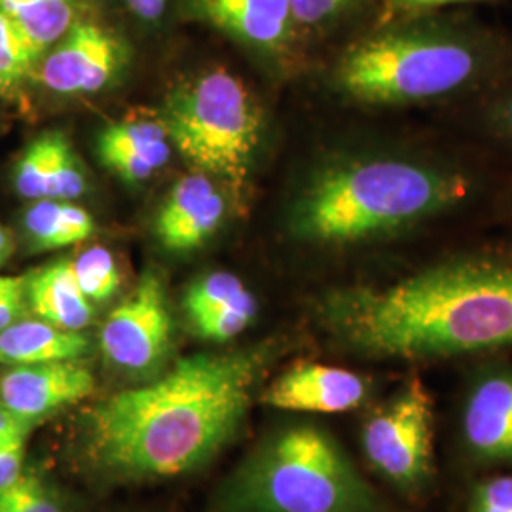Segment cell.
I'll list each match as a JSON object with an SVG mask.
<instances>
[{
	"instance_id": "6da1fadb",
	"label": "cell",
	"mask_w": 512,
	"mask_h": 512,
	"mask_svg": "<svg viewBox=\"0 0 512 512\" xmlns=\"http://www.w3.org/2000/svg\"><path fill=\"white\" fill-rule=\"evenodd\" d=\"M264 363L258 351L198 353L92 404L76 425L80 467L103 482L165 480L202 469L238 435Z\"/></svg>"
},
{
	"instance_id": "7a4b0ae2",
	"label": "cell",
	"mask_w": 512,
	"mask_h": 512,
	"mask_svg": "<svg viewBox=\"0 0 512 512\" xmlns=\"http://www.w3.org/2000/svg\"><path fill=\"white\" fill-rule=\"evenodd\" d=\"M323 327L376 361L427 363L512 348V256L463 255L323 296Z\"/></svg>"
},
{
	"instance_id": "3957f363",
	"label": "cell",
	"mask_w": 512,
	"mask_h": 512,
	"mask_svg": "<svg viewBox=\"0 0 512 512\" xmlns=\"http://www.w3.org/2000/svg\"><path fill=\"white\" fill-rule=\"evenodd\" d=\"M475 175L420 150L338 158L302 186L291 211L300 241L348 247L408 236L475 196Z\"/></svg>"
},
{
	"instance_id": "277c9868",
	"label": "cell",
	"mask_w": 512,
	"mask_h": 512,
	"mask_svg": "<svg viewBox=\"0 0 512 512\" xmlns=\"http://www.w3.org/2000/svg\"><path fill=\"white\" fill-rule=\"evenodd\" d=\"M511 71V38L440 10L382 21L342 54L334 78L361 105L423 107L478 92Z\"/></svg>"
},
{
	"instance_id": "5b68a950",
	"label": "cell",
	"mask_w": 512,
	"mask_h": 512,
	"mask_svg": "<svg viewBox=\"0 0 512 512\" xmlns=\"http://www.w3.org/2000/svg\"><path fill=\"white\" fill-rule=\"evenodd\" d=\"M220 512H387L329 429L289 421L258 440L219 497Z\"/></svg>"
},
{
	"instance_id": "8992f818",
	"label": "cell",
	"mask_w": 512,
	"mask_h": 512,
	"mask_svg": "<svg viewBox=\"0 0 512 512\" xmlns=\"http://www.w3.org/2000/svg\"><path fill=\"white\" fill-rule=\"evenodd\" d=\"M164 128L188 164L239 190L245 186L262 116L239 78L213 71L186 82L167 99Z\"/></svg>"
},
{
	"instance_id": "52a82bcc",
	"label": "cell",
	"mask_w": 512,
	"mask_h": 512,
	"mask_svg": "<svg viewBox=\"0 0 512 512\" xmlns=\"http://www.w3.org/2000/svg\"><path fill=\"white\" fill-rule=\"evenodd\" d=\"M433 423V397L412 376L372 408L361 429L366 463L408 499H420L435 482Z\"/></svg>"
},
{
	"instance_id": "ba28073f",
	"label": "cell",
	"mask_w": 512,
	"mask_h": 512,
	"mask_svg": "<svg viewBox=\"0 0 512 512\" xmlns=\"http://www.w3.org/2000/svg\"><path fill=\"white\" fill-rule=\"evenodd\" d=\"M171 330L164 283L147 272L107 317L101 330V349L110 365L128 374H150L169 353Z\"/></svg>"
},
{
	"instance_id": "9c48e42d",
	"label": "cell",
	"mask_w": 512,
	"mask_h": 512,
	"mask_svg": "<svg viewBox=\"0 0 512 512\" xmlns=\"http://www.w3.org/2000/svg\"><path fill=\"white\" fill-rule=\"evenodd\" d=\"M458 442L478 467H512V363L476 368L463 389Z\"/></svg>"
},
{
	"instance_id": "30bf717a",
	"label": "cell",
	"mask_w": 512,
	"mask_h": 512,
	"mask_svg": "<svg viewBox=\"0 0 512 512\" xmlns=\"http://www.w3.org/2000/svg\"><path fill=\"white\" fill-rule=\"evenodd\" d=\"M122 48L97 23L74 21L38 67L40 82L55 93L76 95L103 90L118 71Z\"/></svg>"
},
{
	"instance_id": "8fae6325",
	"label": "cell",
	"mask_w": 512,
	"mask_h": 512,
	"mask_svg": "<svg viewBox=\"0 0 512 512\" xmlns=\"http://www.w3.org/2000/svg\"><path fill=\"white\" fill-rule=\"evenodd\" d=\"M93 389L92 368L82 359L4 366L0 370V403L37 423L88 399Z\"/></svg>"
},
{
	"instance_id": "7c38bea8",
	"label": "cell",
	"mask_w": 512,
	"mask_h": 512,
	"mask_svg": "<svg viewBox=\"0 0 512 512\" xmlns=\"http://www.w3.org/2000/svg\"><path fill=\"white\" fill-rule=\"evenodd\" d=\"M372 384L359 372L340 366L300 363L266 387L262 403L296 414H346L361 408Z\"/></svg>"
},
{
	"instance_id": "4fadbf2b",
	"label": "cell",
	"mask_w": 512,
	"mask_h": 512,
	"mask_svg": "<svg viewBox=\"0 0 512 512\" xmlns=\"http://www.w3.org/2000/svg\"><path fill=\"white\" fill-rule=\"evenodd\" d=\"M198 18L256 50L287 55L298 25L289 0H188Z\"/></svg>"
},
{
	"instance_id": "5bb4252c",
	"label": "cell",
	"mask_w": 512,
	"mask_h": 512,
	"mask_svg": "<svg viewBox=\"0 0 512 512\" xmlns=\"http://www.w3.org/2000/svg\"><path fill=\"white\" fill-rule=\"evenodd\" d=\"M226 203L205 175H188L173 186L156 220V236L169 251L198 249L224 219Z\"/></svg>"
},
{
	"instance_id": "9a60e30c",
	"label": "cell",
	"mask_w": 512,
	"mask_h": 512,
	"mask_svg": "<svg viewBox=\"0 0 512 512\" xmlns=\"http://www.w3.org/2000/svg\"><path fill=\"white\" fill-rule=\"evenodd\" d=\"M29 310L59 329L82 332L93 319V304L78 287L73 262L59 260L27 277Z\"/></svg>"
},
{
	"instance_id": "2e32d148",
	"label": "cell",
	"mask_w": 512,
	"mask_h": 512,
	"mask_svg": "<svg viewBox=\"0 0 512 512\" xmlns=\"http://www.w3.org/2000/svg\"><path fill=\"white\" fill-rule=\"evenodd\" d=\"M90 340L76 330H65L42 319H19L0 330V365H38L82 359Z\"/></svg>"
},
{
	"instance_id": "e0dca14e",
	"label": "cell",
	"mask_w": 512,
	"mask_h": 512,
	"mask_svg": "<svg viewBox=\"0 0 512 512\" xmlns=\"http://www.w3.org/2000/svg\"><path fill=\"white\" fill-rule=\"evenodd\" d=\"M25 228L37 249L52 251L90 238L95 222L86 209L74 203L38 200L25 213Z\"/></svg>"
},
{
	"instance_id": "ac0fdd59",
	"label": "cell",
	"mask_w": 512,
	"mask_h": 512,
	"mask_svg": "<svg viewBox=\"0 0 512 512\" xmlns=\"http://www.w3.org/2000/svg\"><path fill=\"white\" fill-rule=\"evenodd\" d=\"M78 0H0V12L12 19L44 54L69 33Z\"/></svg>"
},
{
	"instance_id": "d6986e66",
	"label": "cell",
	"mask_w": 512,
	"mask_h": 512,
	"mask_svg": "<svg viewBox=\"0 0 512 512\" xmlns=\"http://www.w3.org/2000/svg\"><path fill=\"white\" fill-rule=\"evenodd\" d=\"M99 154L126 152L145 158L156 169H162L171 156L169 137L162 124L154 122H118L105 129L97 143Z\"/></svg>"
},
{
	"instance_id": "ffe728a7",
	"label": "cell",
	"mask_w": 512,
	"mask_h": 512,
	"mask_svg": "<svg viewBox=\"0 0 512 512\" xmlns=\"http://www.w3.org/2000/svg\"><path fill=\"white\" fill-rule=\"evenodd\" d=\"M65 137L48 133L23 152L16 169V190L27 200H48L54 181L55 165Z\"/></svg>"
},
{
	"instance_id": "44dd1931",
	"label": "cell",
	"mask_w": 512,
	"mask_h": 512,
	"mask_svg": "<svg viewBox=\"0 0 512 512\" xmlns=\"http://www.w3.org/2000/svg\"><path fill=\"white\" fill-rule=\"evenodd\" d=\"M0 512H67V505L46 476L25 467L23 475L0 494Z\"/></svg>"
},
{
	"instance_id": "7402d4cb",
	"label": "cell",
	"mask_w": 512,
	"mask_h": 512,
	"mask_svg": "<svg viewBox=\"0 0 512 512\" xmlns=\"http://www.w3.org/2000/svg\"><path fill=\"white\" fill-rule=\"evenodd\" d=\"M78 287L90 302H107L118 293L122 277L114 256L105 247H92L73 260Z\"/></svg>"
},
{
	"instance_id": "603a6c76",
	"label": "cell",
	"mask_w": 512,
	"mask_h": 512,
	"mask_svg": "<svg viewBox=\"0 0 512 512\" xmlns=\"http://www.w3.org/2000/svg\"><path fill=\"white\" fill-rule=\"evenodd\" d=\"M40 55L42 52L18 25L0 12V82L6 92L31 73Z\"/></svg>"
},
{
	"instance_id": "cb8c5ba5",
	"label": "cell",
	"mask_w": 512,
	"mask_h": 512,
	"mask_svg": "<svg viewBox=\"0 0 512 512\" xmlns=\"http://www.w3.org/2000/svg\"><path fill=\"white\" fill-rule=\"evenodd\" d=\"M256 298L253 293H243L234 302L217 308V310L207 311L200 317L192 319L196 332L215 342H228L232 338L239 336L243 330L247 329L253 319L256 317Z\"/></svg>"
},
{
	"instance_id": "d4e9b609",
	"label": "cell",
	"mask_w": 512,
	"mask_h": 512,
	"mask_svg": "<svg viewBox=\"0 0 512 512\" xmlns=\"http://www.w3.org/2000/svg\"><path fill=\"white\" fill-rule=\"evenodd\" d=\"M243 293H247V289L236 275L226 272L205 275L188 289L184 296V310L190 319H196L207 311L217 310L234 302Z\"/></svg>"
},
{
	"instance_id": "484cf974",
	"label": "cell",
	"mask_w": 512,
	"mask_h": 512,
	"mask_svg": "<svg viewBox=\"0 0 512 512\" xmlns=\"http://www.w3.org/2000/svg\"><path fill=\"white\" fill-rule=\"evenodd\" d=\"M370 0H289L300 29H330L363 12Z\"/></svg>"
},
{
	"instance_id": "4316f807",
	"label": "cell",
	"mask_w": 512,
	"mask_h": 512,
	"mask_svg": "<svg viewBox=\"0 0 512 512\" xmlns=\"http://www.w3.org/2000/svg\"><path fill=\"white\" fill-rule=\"evenodd\" d=\"M467 512H512V475H494L476 482Z\"/></svg>"
},
{
	"instance_id": "83f0119b",
	"label": "cell",
	"mask_w": 512,
	"mask_h": 512,
	"mask_svg": "<svg viewBox=\"0 0 512 512\" xmlns=\"http://www.w3.org/2000/svg\"><path fill=\"white\" fill-rule=\"evenodd\" d=\"M27 310V277L0 275V330L23 319Z\"/></svg>"
},
{
	"instance_id": "f1b7e54d",
	"label": "cell",
	"mask_w": 512,
	"mask_h": 512,
	"mask_svg": "<svg viewBox=\"0 0 512 512\" xmlns=\"http://www.w3.org/2000/svg\"><path fill=\"white\" fill-rule=\"evenodd\" d=\"M484 126L494 137L512 145V86L499 90L486 103Z\"/></svg>"
},
{
	"instance_id": "f546056e",
	"label": "cell",
	"mask_w": 512,
	"mask_h": 512,
	"mask_svg": "<svg viewBox=\"0 0 512 512\" xmlns=\"http://www.w3.org/2000/svg\"><path fill=\"white\" fill-rule=\"evenodd\" d=\"M382 2V21L406 18L427 12H440L450 6L478 4V2H495V0H380Z\"/></svg>"
},
{
	"instance_id": "4dcf8cb0",
	"label": "cell",
	"mask_w": 512,
	"mask_h": 512,
	"mask_svg": "<svg viewBox=\"0 0 512 512\" xmlns=\"http://www.w3.org/2000/svg\"><path fill=\"white\" fill-rule=\"evenodd\" d=\"M37 425V421L27 420L0 403V446L27 442Z\"/></svg>"
},
{
	"instance_id": "1f68e13d",
	"label": "cell",
	"mask_w": 512,
	"mask_h": 512,
	"mask_svg": "<svg viewBox=\"0 0 512 512\" xmlns=\"http://www.w3.org/2000/svg\"><path fill=\"white\" fill-rule=\"evenodd\" d=\"M25 444H6L0 446V494L8 490L25 471Z\"/></svg>"
},
{
	"instance_id": "d6a6232c",
	"label": "cell",
	"mask_w": 512,
	"mask_h": 512,
	"mask_svg": "<svg viewBox=\"0 0 512 512\" xmlns=\"http://www.w3.org/2000/svg\"><path fill=\"white\" fill-rule=\"evenodd\" d=\"M169 0H126L129 12L143 21H156L164 16Z\"/></svg>"
},
{
	"instance_id": "836d02e7",
	"label": "cell",
	"mask_w": 512,
	"mask_h": 512,
	"mask_svg": "<svg viewBox=\"0 0 512 512\" xmlns=\"http://www.w3.org/2000/svg\"><path fill=\"white\" fill-rule=\"evenodd\" d=\"M12 255V236L0 226V266Z\"/></svg>"
},
{
	"instance_id": "e575fe53",
	"label": "cell",
	"mask_w": 512,
	"mask_h": 512,
	"mask_svg": "<svg viewBox=\"0 0 512 512\" xmlns=\"http://www.w3.org/2000/svg\"><path fill=\"white\" fill-rule=\"evenodd\" d=\"M0 93H6V88L2 86V82H0Z\"/></svg>"
}]
</instances>
